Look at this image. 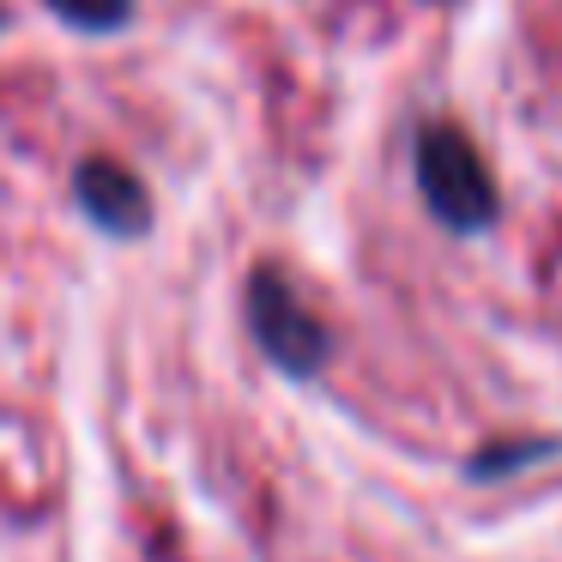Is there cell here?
<instances>
[{
  "instance_id": "3",
  "label": "cell",
  "mask_w": 562,
  "mask_h": 562,
  "mask_svg": "<svg viewBox=\"0 0 562 562\" xmlns=\"http://www.w3.org/2000/svg\"><path fill=\"white\" fill-rule=\"evenodd\" d=\"M74 206L86 212L91 231L115 236V243H139L151 231V194L127 164L115 158H86L74 170Z\"/></svg>"
},
{
  "instance_id": "1",
  "label": "cell",
  "mask_w": 562,
  "mask_h": 562,
  "mask_svg": "<svg viewBox=\"0 0 562 562\" xmlns=\"http://www.w3.org/2000/svg\"><path fill=\"white\" fill-rule=\"evenodd\" d=\"M412 176L429 218L448 236H484L502 218V188L490 176L484 151L448 122H424L412 139Z\"/></svg>"
},
{
  "instance_id": "5",
  "label": "cell",
  "mask_w": 562,
  "mask_h": 562,
  "mask_svg": "<svg viewBox=\"0 0 562 562\" xmlns=\"http://www.w3.org/2000/svg\"><path fill=\"white\" fill-rule=\"evenodd\" d=\"M61 25L86 31V37H110V31H122L127 19H134V0H43Z\"/></svg>"
},
{
  "instance_id": "2",
  "label": "cell",
  "mask_w": 562,
  "mask_h": 562,
  "mask_svg": "<svg viewBox=\"0 0 562 562\" xmlns=\"http://www.w3.org/2000/svg\"><path fill=\"white\" fill-rule=\"evenodd\" d=\"M243 321H248V339L255 351L267 357V369H279L284 381H315L321 369L333 363V333L327 321L308 308V296L291 284V272L260 260L248 272V291H243Z\"/></svg>"
},
{
  "instance_id": "6",
  "label": "cell",
  "mask_w": 562,
  "mask_h": 562,
  "mask_svg": "<svg viewBox=\"0 0 562 562\" xmlns=\"http://www.w3.org/2000/svg\"><path fill=\"white\" fill-rule=\"evenodd\" d=\"M0 25H7V13H0Z\"/></svg>"
},
{
  "instance_id": "4",
  "label": "cell",
  "mask_w": 562,
  "mask_h": 562,
  "mask_svg": "<svg viewBox=\"0 0 562 562\" xmlns=\"http://www.w3.org/2000/svg\"><path fill=\"white\" fill-rule=\"evenodd\" d=\"M557 453H562V436H496V441L465 453L460 472L472 484H508L514 472H532V465L557 460Z\"/></svg>"
}]
</instances>
